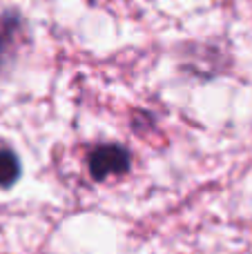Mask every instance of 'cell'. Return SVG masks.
I'll use <instances>...</instances> for the list:
<instances>
[{
	"instance_id": "6da1fadb",
	"label": "cell",
	"mask_w": 252,
	"mask_h": 254,
	"mask_svg": "<svg viewBox=\"0 0 252 254\" xmlns=\"http://www.w3.org/2000/svg\"><path fill=\"white\" fill-rule=\"evenodd\" d=\"M27 40H29V29L20 11L9 9L0 13V74L16 65Z\"/></svg>"
},
{
	"instance_id": "7a4b0ae2",
	"label": "cell",
	"mask_w": 252,
	"mask_h": 254,
	"mask_svg": "<svg viewBox=\"0 0 252 254\" xmlns=\"http://www.w3.org/2000/svg\"><path fill=\"white\" fill-rule=\"evenodd\" d=\"M129 165H132V154L127 147L119 143H107L98 145L89 152L87 156V170L94 181H105L110 176H121L127 174Z\"/></svg>"
},
{
	"instance_id": "3957f363",
	"label": "cell",
	"mask_w": 252,
	"mask_h": 254,
	"mask_svg": "<svg viewBox=\"0 0 252 254\" xmlns=\"http://www.w3.org/2000/svg\"><path fill=\"white\" fill-rule=\"evenodd\" d=\"M22 174V165L20 158L13 149L9 147H0V188L9 190L18 183Z\"/></svg>"
}]
</instances>
